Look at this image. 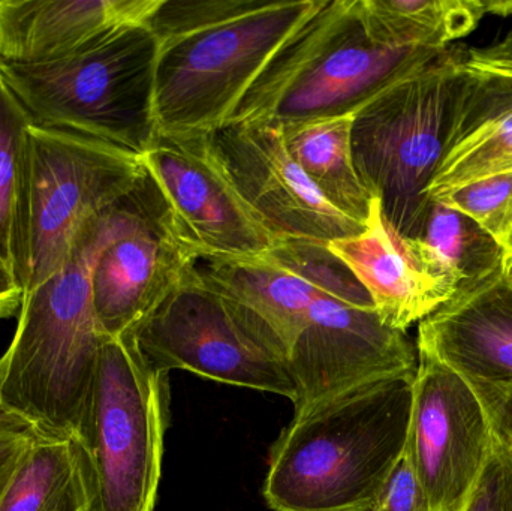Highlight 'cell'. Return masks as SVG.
<instances>
[{"mask_svg":"<svg viewBox=\"0 0 512 511\" xmlns=\"http://www.w3.org/2000/svg\"><path fill=\"white\" fill-rule=\"evenodd\" d=\"M135 191L83 231L59 272L23 296L14 338L0 357V408L39 437L83 435L105 338L93 306V267L128 225Z\"/></svg>","mask_w":512,"mask_h":511,"instance_id":"1","label":"cell"},{"mask_svg":"<svg viewBox=\"0 0 512 511\" xmlns=\"http://www.w3.org/2000/svg\"><path fill=\"white\" fill-rule=\"evenodd\" d=\"M414 377L364 384L294 413L271 447L268 507L367 511L405 453Z\"/></svg>","mask_w":512,"mask_h":511,"instance_id":"2","label":"cell"},{"mask_svg":"<svg viewBox=\"0 0 512 511\" xmlns=\"http://www.w3.org/2000/svg\"><path fill=\"white\" fill-rule=\"evenodd\" d=\"M441 51L381 47L364 32L355 0H318L271 57L228 125L355 114Z\"/></svg>","mask_w":512,"mask_h":511,"instance_id":"3","label":"cell"},{"mask_svg":"<svg viewBox=\"0 0 512 511\" xmlns=\"http://www.w3.org/2000/svg\"><path fill=\"white\" fill-rule=\"evenodd\" d=\"M158 54L149 24H134L56 62H0V78L33 125L86 135L143 156L158 135Z\"/></svg>","mask_w":512,"mask_h":511,"instance_id":"4","label":"cell"},{"mask_svg":"<svg viewBox=\"0 0 512 511\" xmlns=\"http://www.w3.org/2000/svg\"><path fill=\"white\" fill-rule=\"evenodd\" d=\"M466 50L462 44L444 48L355 113V167L405 239L420 236L429 210L427 186L450 143Z\"/></svg>","mask_w":512,"mask_h":511,"instance_id":"5","label":"cell"},{"mask_svg":"<svg viewBox=\"0 0 512 511\" xmlns=\"http://www.w3.org/2000/svg\"><path fill=\"white\" fill-rule=\"evenodd\" d=\"M147 177L143 156L30 123L26 131L23 296L59 272L83 231Z\"/></svg>","mask_w":512,"mask_h":511,"instance_id":"6","label":"cell"},{"mask_svg":"<svg viewBox=\"0 0 512 511\" xmlns=\"http://www.w3.org/2000/svg\"><path fill=\"white\" fill-rule=\"evenodd\" d=\"M318 0H270L221 26L159 45L158 134L213 135L228 126L271 57Z\"/></svg>","mask_w":512,"mask_h":511,"instance_id":"7","label":"cell"},{"mask_svg":"<svg viewBox=\"0 0 512 511\" xmlns=\"http://www.w3.org/2000/svg\"><path fill=\"white\" fill-rule=\"evenodd\" d=\"M167 378L128 339L105 336L80 438L89 461L90 511H155L168 426Z\"/></svg>","mask_w":512,"mask_h":511,"instance_id":"8","label":"cell"},{"mask_svg":"<svg viewBox=\"0 0 512 511\" xmlns=\"http://www.w3.org/2000/svg\"><path fill=\"white\" fill-rule=\"evenodd\" d=\"M122 338L162 374L188 371L206 380L297 399L286 357L243 326L203 284L195 266Z\"/></svg>","mask_w":512,"mask_h":511,"instance_id":"9","label":"cell"},{"mask_svg":"<svg viewBox=\"0 0 512 511\" xmlns=\"http://www.w3.org/2000/svg\"><path fill=\"white\" fill-rule=\"evenodd\" d=\"M143 161L198 260L265 254L282 243L240 194L213 135L158 134Z\"/></svg>","mask_w":512,"mask_h":511,"instance_id":"10","label":"cell"},{"mask_svg":"<svg viewBox=\"0 0 512 511\" xmlns=\"http://www.w3.org/2000/svg\"><path fill=\"white\" fill-rule=\"evenodd\" d=\"M495 446L492 425L469 387L418 354L406 452L426 511H465Z\"/></svg>","mask_w":512,"mask_h":511,"instance_id":"11","label":"cell"},{"mask_svg":"<svg viewBox=\"0 0 512 511\" xmlns=\"http://www.w3.org/2000/svg\"><path fill=\"white\" fill-rule=\"evenodd\" d=\"M297 389L294 413L355 387L414 377L417 345L382 323L375 309L349 305L319 290L288 353Z\"/></svg>","mask_w":512,"mask_h":511,"instance_id":"12","label":"cell"},{"mask_svg":"<svg viewBox=\"0 0 512 511\" xmlns=\"http://www.w3.org/2000/svg\"><path fill=\"white\" fill-rule=\"evenodd\" d=\"M197 260L147 174L135 191L128 225L93 267V306L102 333L122 338L131 332L185 281Z\"/></svg>","mask_w":512,"mask_h":511,"instance_id":"13","label":"cell"},{"mask_svg":"<svg viewBox=\"0 0 512 511\" xmlns=\"http://www.w3.org/2000/svg\"><path fill=\"white\" fill-rule=\"evenodd\" d=\"M418 354L474 393L496 441L512 446V288L502 272L460 288L418 324Z\"/></svg>","mask_w":512,"mask_h":511,"instance_id":"14","label":"cell"},{"mask_svg":"<svg viewBox=\"0 0 512 511\" xmlns=\"http://www.w3.org/2000/svg\"><path fill=\"white\" fill-rule=\"evenodd\" d=\"M213 140L240 194L280 240L328 245L363 231L307 179L286 149L282 123H233Z\"/></svg>","mask_w":512,"mask_h":511,"instance_id":"15","label":"cell"},{"mask_svg":"<svg viewBox=\"0 0 512 511\" xmlns=\"http://www.w3.org/2000/svg\"><path fill=\"white\" fill-rule=\"evenodd\" d=\"M512 171V33L468 47L465 80L450 143L427 197Z\"/></svg>","mask_w":512,"mask_h":511,"instance_id":"16","label":"cell"},{"mask_svg":"<svg viewBox=\"0 0 512 511\" xmlns=\"http://www.w3.org/2000/svg\"><path fill=\"white\" fill-rule=\"evenodd\" d=\"M195 272L243 326L288 360L319 288L280 245L248 257L200 258Z\"/></svg>","mask_w":512,"mask_h":511,"instance_id":"17","label":"cell"},{"mask_svg":"<svg viewBox=\"0 0 512 511\" xmlns=\"http://www.w3.org/2000/svg\"><path fill=\"white\" fill-rule=\"evenodd\" d=\"M328 249L363 285L382 323L406 332L456 294L450 282L432 275L382 212L376 198L363 231L333 240Z\"/></svg>","mask_w":512,"mask_h":511,"instance_id":"18","label":"cell"},{"mask_svg":"<svg viewBox=\"0 0 512 511\" xmlns=\"http://www.w3.org/2000/svg\"><path fill=\"white\" fill-rule=\"evenodd\" d=\"M162 0H0V62L65 59L114 30L147 24Z\"/></svg>","mask_w":512,"mask_h":511,"instance_id":"19","label":"cell"},{"mask_svg":"<svg viewBox=\"0 0 512 511\" xmlns=\"http://www.w3.org/2000/svg\"><path fill=\"white\" fill-rule=\"evenodd\" d=\"M355 114L282 123L283 141L298 167L322 197L343 215L366 224L376 197L354 162Z\"/></svg>","mask_w":512,"mask_h":511,"instance_id":"20","label":"cell"},{"mask_svg":"<svg viewBox=\"0 0 512 511\" xmlns=\"http://www.w3.org/2000/svg\"><path fill=\"white\" fill-rule=\"evenodd\" d=\"M90 510L89 461L80 441L36 435L0 495V511Z\"/></svg>","mask_w":512,"mask_h":511,"instance_id":"21","label":"cell"},{"mask_svg":"<svg viewBox=\"0 0 512 511\" xmlns=\"http://www.w3.org/2000/svg\"><path fill=\"white\" fill-rule=\"evenodd\" d=\"M364 32L381 47L444 50L492 14V0H355Z\"/></svg>","mask_w":512,"mask_h":511,"instance_id":"22","label":"cell"},{"mask_svg":"<svg viewBox=\"0 0 512 511\" xmlns=\"http://www.w3.org/2000/svg\"><path fill=\"white\" fill-rule=\"evenodd\" d=\"M408 242L424 267L456 291L502 272L501 246L469 216L433 200L420 236Z\"/></svg>","mask_w":512,"mask_h":511,"instance_id":"23","label":"cell"},{"mask_svg":"<svg viewBox=\"0 0 512 511\" xmlns=\"http://www.w3.org/2000/svg\"><path fill=\"white\" fill-rule=\"evenodd\" d=\"M30 123L26 110L0 78V258L17 281L23 266L26 131Z\"/></svg>","mask_w":512,"mask_h":511,"instance_id":"24","label":"cell"},{"mask_svg":"<svg viewBox=\"0 0 512 511\" xmlns=\"http://www.w3.org/2000/svg\"><path fill=\"white\" fill-rule=\"evenodd\" d=\"M429 200L444 204L477 222L502 251L512 240V171L468 183Z\"/></svg>","mask_w":512,"mask_h":511,"instance_id":"25","label":"cell"},{"mask_svg":"<svg viewBox=\"0 0 512 511\" xmlns=\"http://www.w3.org/2000/svg\"><path fill=\"white\" fill-rule=\"evenodd\" d=\"M270 0H162L149 27L158 44L221 26L265 8Z\"/></svg>","mask_w":512,"mask_h":511,"instance_id":"26","label":"cell"},{"mask_svg":"<svg viewBox=\"0 0 512 511\" xmlns=\"http://www.w3.org/2000/svg\"><path fill=\"white\" fill-rule=\"evenodd\" d=\"M465 511H512V446L496 441Z\"/></svg>","mask_w":512,"mask_h":511,"instance_id":"27","label":"cell"},{"mask_svg":"<svg viewBox=\"0 0 512 511\" xmlns=\"http://www.w3.org/2000/svg\"><path fill=\"white\" fill-rule=\"evenodd\" d=\"M367 511H426L423 489L406 449Z\"/></svg>","mask_w":512,"mask_h":511,"instance_id":"28","label":"cell"},{"mask_svg":"<svg viewBox=\"0 0 512 511\" xmlns=\"http://www.w3.org/2000/svg\"><path fill=\"white\" fill-rule=\"evenodd\" d=\"M36 432L23 420L0 416V495Z\"/></svg>","mask_w":512,"mask_h":511,"instance_id":"29","label":"cell"},{"mask_svg":"<svg viewBox=\"0 0 512 511\" xmlns=\"http://www.w3.org/2000/svg\"><path fill=\"white\" fill-rule=\"evenodd\" d=\"M23 302V288L5 261L0 258V320L18 315Z\"/></svg>","mask_w":512,"mask_h":511,"instance_id":"30","label":"cell"},{"mask_svg":"<svg viewBox=\"0 0 512 511\" xmlns=\"http://www.w3.org/2000/svg\"><path fill=\"white\" fill-rule=\"evenodd\" d=\"M502 278L512 288V240L510 248L504 252V260H502Z\"/></svg>","mask_w":512,"mask_h":511,"instance_id":"31","label":"cell"},{"mask_svg":"<svg viewBox=\"0 0 512 511\" xmlns=\"http://www.w3.org/2000/svg\"><path fill=\"white\" fill-rule=\"evenodd\" d=\"M0 416H5V413H3L2 408H0ZM8 416V414H6Z\"/></svg>","mask_w":512,"mask_h":511,"instance_id":"32","label":"cell"}]
</instances>
